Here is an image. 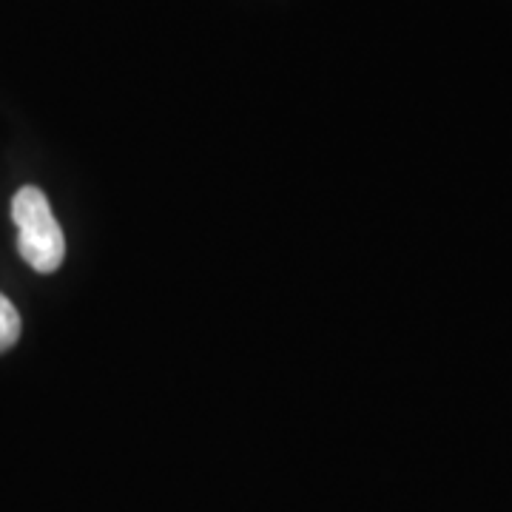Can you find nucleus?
<instances>
[{
	"label": "nucleus",
	"instance_id": "obj_1",
	"mask_svg": "<svg viewBox=\"0 0 512 512\" xmlns=\"http://www.w3.org/2000/svg\"><path fill=\"white\" fill-rule=\"evenodd\" d=\"M12 220L18 225V251L26 265L37 274H55L66 256V239L49 197L35 185L20 188L12 200Z\"/></svg>",
	"mask_w": 512,
	"mask_h": 512
},
{
	"label": "nucleus",
	"instance_id": "obj_2",
	"mask_svg": "<svg viewBox=\"0 0 512 512\" xmlns=\"http://www.w3.org/2000/svg\"><path fill=\"white\" fill-rule=\"evenodd\" d=\"M20 339V313L18 308L0 293V353L12 350Z\"/></svg>",
	"mask_w": 512,
	"mask_h": 512
}]
</instances>
